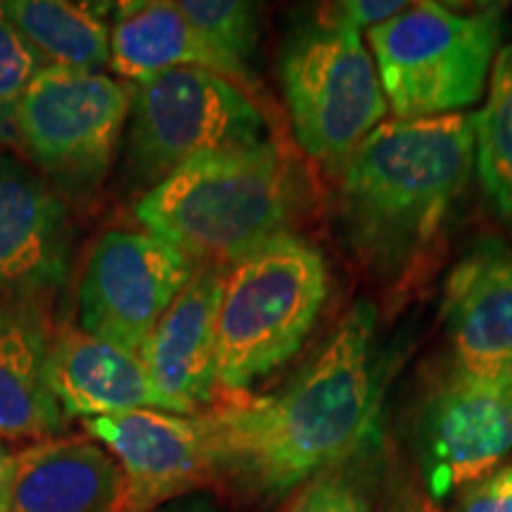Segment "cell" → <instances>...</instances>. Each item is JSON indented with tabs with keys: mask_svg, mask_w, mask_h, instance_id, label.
<instances>
[{
	"mask_svg": "<svg viewBox=\"0 0 512 512\" xmlns=\"http://www.w3.org/2000/svg\"><path fill=\"white\" fill-rule=\"evenodd\" d=\"M131 147L147 176L166 178L190 159L264 143L259 107L226 76L178 67L138 83Z\"/></svg>",
	"mask_w": 512,
	"mask_h": 512,
	"instance_id": "7",
	"label": "cell"
},
{
	"mask_svg": "<svg viewBox=\"0 0 512 512\" xmlns=\"http://www.w3.org/2000/svg\"><path fill=\"white\" fill-rule=\"evenodd\" d=\"M406 5L408 3H399V0H344V3L330 5L323 15L361 34V29L370 31L394 15H399Z\"/></svg>",
	"mask_w": 512,
	"mask_h": 512,
	"instance_id": "25",
	"label": "cell"
},
{
	"mask_svg": "<svg viewBox=\"0 0 512 512\" xmlns=\"http://www.w3.org/2000/svg\"><path fill=\"white\" fill-rule=\"evenodd\" d=\"M328 299L323 254L285 233L226 271L216 320V380L240 394L302 349Z\"/></svg>",
	"mask_w": 512,
	"mask_h": 512,
	"instance_id": "4",
	"label": "cell"
},
{
	"mask_svg": "<svg viewBox=\"0 0 512 512\" xmlns=\"http://www.w3.org/2000/svg\"><path fill=\"white\" fill-rule=\"evenodd\" d=\"M460 370L512 377V247L484 238L448 273L441 299Z\"/></svg>",
	"mask_w": 512,
	"mask_h": 512,
	"instance_id": "14",
	"label": "cell"
},
{
	"mask_svg": "<svg viewBox=\"0 0 512 512\" xmlns=\"http://www.w3.org/2000/svg\"><path fill=\"white\" fill-rule=\"evenodd\" d=\"M280 79L299 145L328 166L342 169L387 114L370 48L325 15L287 38Z\"/></svg>",
	"mask_w": 512,
	"mask_h": 512,
	"instance_id": "6",
	"label": "cell"
},
{
	"mask_svg": "<svg viewBox=\"0 0 512 512\" xmlns=\"http://www.w3.org/2000/svg\"><path fill=\"white\" fill-rule=\"evenodd\" d=\"M349 463L306 482L285 512H373L368 486Z\"/></svg>",
	"mask_w": 512,
	"mask_h": 512,
	"instance_id": "23",
	"label": "cell"
},
{
	"mask_svg": "<svg viewBox=\"0 0 512 512\" xmlns=\"http://www.w3.org/2000/svg\"><path fill=\"white\" fill-rule=\"evenodd\" d=\"M306 204V178L280 145L190 159L162 178L136 216L197 268L238 264L254 249L290 233Z\"/></svg>",
	"mask_w": 512,
	"mask_h": 512,
	"instance_id": "3",
	"label": "cell"
},
{
	"mask_svg": "<svg viewBox=\"0 0 512 512\" xmlns=\"http://www.w3.org/2000/svg\"><path fill=\"white\" fill-rule=\"evenodd\" d=\"M46 67L48 62L0 10V128H15L19 100Z\"/></svg>",
	"mask_w": 512,
	"mask_h": 512,
	"instance_id": "22",
	"label": "cell"
},
{
	"mask_svg": "<svg viewBox=\"0 0 512 512\" xmlns=\"http://www.w3.org/2000/svg\"><path fill=\"white\" fill-rule=\"evenodd\" d=\"M69 245L67 209L55 190L0 152V297L38 304L60 290Z\"/></svg>",
	"mask_w": 512,
	"mask_h": 512,
	"instance_id": "12",
	"label": "cell"
},
{
	"mask_svg": "<svg viewBox=\"0 0 512 512\" xmlns=\"http://www.w3.org/2000/svg\"><path fill=\"white\" fill-rule=\"evenodd\" d=\"M12 463L15 456L0 446V512H12Z\"/></svg>",
	"mask_w": 512,
	"mask_h": 512,
	"instance_id": "27",
	"label": "cell"
},
{
	"mask_svg": "<svg viewBox=\"0 0 512 512\" xmlns=\"http://www.w3.org/2000/svg\"><path fill=\"white\" fill-rule=\"evenodd\" d=\"M458 512H512V465L470 484Z\"/></svg>",
	"mask_w": 512,
	"mask_h": 512,
	"instance_id": "24",
	"label": "cell"
},
{
	"mask_svg": "<svg viewBox=\"0 0 512 512\" xmlns=\"http://www.w3.org/2000/svg\"><path fill=\"white\" fill-rule=\"evenodd\" d=\"M86 430L117 460L124 477L121 512H150L216 484L202 415L143 408L91 418Z\"/></svg>",
	"mask_w": 512,
	"mask_h": 512,
	"instance_id": "11",
	"label": "cell"
},
{
	"mask_svg": "<svg viewBox=\"0 0 512 512\" xmlns=\"http://www.w3.org/2000/svg\"><path fill=\"white\" fill-rule=\"evenodd\" d=\"M124 477L88 439H50L12 463V512H121Z\"/></svg>",
	"mask_w": 512,
	"mask_h": 512,
	"instance_id": "16",
	"label": "cell"
},
{
	"mask_svg": "<svg viewBox=\"0 0 512 512\" xmlns=\"http://www.w3.org/2000/svg\"><path fill=\"white\" fill-rule=\"evenodd\" d=\"M50 335L34 302L0 297V437L43 441L64 413L48 387Z\"/></svg>",
	"mask_w": 512,
	"mask_h": 512,
	"instance_id": "17",
	"label": "cell"
},
{
	"mask_svg": "<svg viewBox=\"0 0 512 512\" xmlns=\"http://www.w3.org/2000/svg\"><path fill=\"white\" fill-rule=\"evenodd\" d=\"M503 38L501 10L406 5L368 31L384 98L396 119H437L482 98Z\"/></svg>",
	"mask_w": 512,
	"mask_h": 512,
	"instance_id": "5",
	"label": "cell"
},
{
	"mask_svg": "<svg viewBox=\"0 0 512 512\" xmlns=\"http://www.w3.org/2000/svg\"><path fill=\"white\" fill-rule=\"evenodd\" d=\"M197 266L152 233L110 230L88 256L79 287L81 330L143 354Z\"/></svg>",
	"mask_w": 512,
	"mask_h": 512,
	"instance_id": "9",
	"label": "cell"
},
{
	"mask_svg": "<svg viewBox=\"0 0 512 512\" xmlns=\"http://www.w3.org/2000/svg\"><path fill=\"white\" fill-rule=\"evenodd\" d=\"M131 95L110 76L46 67L15 112V133L43 174L69 192L105 178L124 131Z\"/></svg>",
	"mask_w": 512,
	"mask_h": 512,
	"instance_id": "8",
	"label": "cell"
},
{
	"mask_svg": "<svg viewBox=\"0 0 512 512\" xmlns=\"http://www.w3.org/2000/svg\"><path fill=\"white\" fill-rule=\"evenodd\" d=\"M377 313L358 302L283 392L202 415L216 484L275 501L377 444Z\"/></svg>",
	"mask_w": 512,
	"mask_h": 512,
	"instance_id": "1",
	"label": "cell"
},
{
	"mask_svg": "<svg viewBox=\"0 0 512 512\" xmlns=\"http://www.w3.org/2000/svg\"><path fill=\"white\" fill-rule=\"evenodd\" d=\"M178 10L211 46L247 64L259 36V10L242 0H181Z\"/></svg>",
	"mask_w": 512,
	"mask_h": 512,
	"instance_id": "21",
	"label": "cell"
},
{
	"mask_svg": "<svg viewBox=\"0 0 512 512\" xmlns=\"http://www.w3.org/2000/svg\"><path fill=\"white\" fill-rule=\"evenodd\" d=\"M150 512H221V505L209 491H195V494L174 498Z\"/></svg>",
	"mask_w": 512,
	"mask_h": 512,
	"instance_id": "26",
	"label": "cell"
},
{
	"mask_svg": "<svg viewBox=\"0 0 512 512\" xmlns=\"http://www.w3.org/2000/svg\"><path fill=\"white\" fill-rule=\"evenodd\" d=\"M46 375L69 418L162 411L143 356L72 325L50 337Z\"/></svg>",
	"mask_w": 512,
	"mask_h": 512,
	"instance_id": "15",
	"label": "cell"
},
{
	"mask_svg": "<svg viewBox=\"0 0 512 512\" xmlns=\"http://www.w3.org/2000/svg\"><path fill=\"white\" fill-rule=\"evenodd\" d=\"M5 17L48 67L100 74L112 62V34L95 5L64 0H5Z\"/></svg>",
	"mask_w": 512,
	"mask_h": 512,
	"instance_id": "19",
	"label": "cell"
},
{
	"mask_svg": "<svg viewBox=\"0 0 512 512\" xmlns=\"http://www.w3.org/2000/svg\"><path fill=\"white\" fill-rule=\"evenodd\" d=\"M223 268H197L145 342L143 361L164 413L192 418L214 401Z\"/></svg>",
	"mask_w": 512,
	"mask_h": 512,
	"instance_id": "13",
	"label": "cell"
},
{
	"mask_svg": "<svg viewBox=\"0 0 512 512\" xmlns=\"http://www.w3.org/2000/svg\"><path fill=\"white\" fill-rule=\"evenodd\" d=\"M475 166L491 204L512 230V43L498 50L489 98L475 114Z\"/></svg>",
	"mask_w": 512,
	"mask_h": 512,
	"instance_id": "20",
	"label": "cell"
},
{
	"mask_svg": "<svg viewBox=\"0 0 512 512\" xmlns=\"http://www.w3.org/2000/svg\"><path fill=\"white\" fill-rule=\"evenodd\" d=\"M178 67L207 69L230 81L249 79L247 64L211 46L176 3L143 0L119 5L112 29L114 72L128 81L143 83Z\"/></svg>",
	"mask_w": 512,
	"mask_h": 512,
	"instance_id": "18",
	"label": "cell"
},
{
	"mask_svg": "<svg viewBox=\"0 0 512 512\" xmlns=\"http://www.w3.org/2000/svg\"><path fill=\"white\" fill-rule=\"evenodd\" d=\"M475 169V117L380 124L342 164V214L377 266L418 256L444 226Z\"/></svg>",
	"mask_w": 512,
	"mask_h": 512,
	"instance_id": "2",
	"label": "cell"
},
{
	"mask_svg": "<svg viewBox=\"0 0 512 512\" xmlns=\"http://www.w3.org/2000/svg\"><path fill=\"white\" fill-rule=\"evenodd\" d=\"M415 437L422 475L437 498L491 475L512 448V377L453 366L422 403Z\"/></svg>",
	"mask_w": 512,
	"mask_h": 512,
	"instance_id": "10",
	"label": "cell"
}]
</instances>
